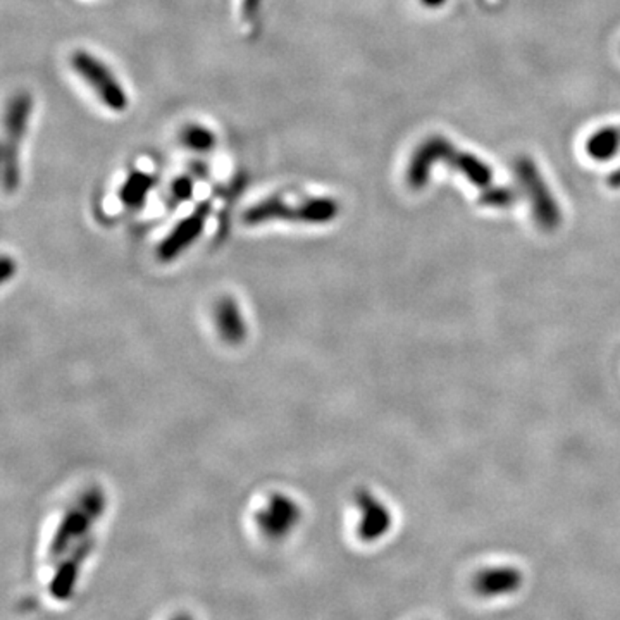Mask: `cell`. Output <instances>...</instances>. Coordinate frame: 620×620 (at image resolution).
<instances>
[{
	"label": "cell",
	"mask_w": 620,
	"mask_h": 620,
	"mask_svg": "<svg viewBox=\"0 0 620 620\" xmlns=\"http://www.w3.org/2000/svg\"><path fill=\"white\" fill-rule=\"evenodd\" d=\"M70 64L72 72H76L97 95L102 106H106L112 112H124L128 109V91L104 61H100L89 51L78 49L70 55Z\"/></svg>",
	"instance_id": "cell-4"
},
{
	"label": "cell",
	"mask_w": 620,
	"mask_h": 620,
	"mask_svg": "<svg viewBox=\"0 0 620 620\" xmlns=\"http://www.w3.org/2000/svg\"><path fill=\"white\" fill-rule=\"evenodd\" d=\"M156 185V177L147 175V173H133L124 179L121 188H119V200L126 209H140L148 194L152 192Z\"/></svg>",
	"instance_id": "cell-14"
},
{
	"label": "cell",
	"mask_w": 620,
	"mask_h": 620,
	"mask_svg": "<svg viewBox=\"0 0 620 620\" xmlns=\"http://www.w3.org/2000/svg\"><path fill=\"white\" fill-rule=\"evenodd\" d=\"M264 5V0H242L240 4V11H242V18L245 23H252L255 21L261 9Z\"/></svg>",
	"instance_id": "cell-18"
},
{
	"label": "cell",
	"mask_w": 620,
	"mask_h": 620,
	"mask_svg": "<svg viewBox=\"0 0 620 620\" xmlns=\"http://www.w3.org/2000/svg\"><path fill=\"white\" fill-rule=\"evenodd\" d=\"M194 186H196V181H194L192 177H176V181H175L173 186H171V198H173L176 204L186 202V200L192 196V194H194Z\"/></svg>",
	"instance_id": "cell-17"
},
{
	"label": "cell",
	"mask_w": 620,
	"mask_h": 620,
	"mask_svg": "<svg viewBox=\"0 0 620 620\" xmlns=\"http://www.w3.org/2000/svg\"><path fill=\"white\" fill-rule=\"evenodd\" d=\"M301 510L291 496L272 493L255 514L257 528L269 539H283L300 524Z\"/></svg>",
	"instance_id": "cell-7"
},
{
	"label": "cell",
	"mask_w": 620,
	"mask_h": 620,
	"mask_svg": "<svg viewBox=\"0 0 620 620\" xmlns=\"http://www.w3.org/2000/svg\"><path fill=\"white\" fill-rule=\"evenodd\" d=\"M106 507V493L100 488L95 486L87 490L59 520V526L53 532L52 541L49 547V555L52 558L62 557L80 541L91 536L90 531L93 524L104 515Z\"/></svg>",
	"instance_id": "cell-3"
},
{
	"label": "cell",
	"mask_w": 620,
	"mask_h": 620,
	"mask_svg": "<svg viewBox=\"0 0 620 620\" xmlns=\"http://www.w3.org/2000/svg\"><path fill=\"white\" fill-rule=\"evenodd\" d=\"M446 0H421V4L427 9H438L442 7Z\"/></svg>",
	"instance_id": "cell-21"
},
{
	"label": "cell",
	"mask_w": 620,
	"mask_h": 620,
	"mask_svg": "<svg viewBox=\"0 0 620 620\" xmlns=\"http://www.w3.org/2000/svg\"><path fill=\"white\" fill-rule=\"evenodd\" d=\"M16 272V262L13 259H9L7 255H4L2 259V267H0V274H2V281L5 283L7 280H11Z\"/></svg>",
	"instance_id": "cell-19"
},
{
	"label": "cell",
	"mask_w": 620,
	"mask_h": 620,
	"mask_svg": "<svg viewBox=\"0 0 620 620\" xmlns=\"http://www.w3.org/2000/svg\"><path fill=\"white\" fill-rule=\"evenodd\" d=\"M514 173L520 190L529 200L536 224L541 230H557L562 223V213L536 162L526 156H520L514 160Z\"/></svg>",
	"instance_id": "cell-5"
},
{
	"label": "cell",
	"mask_w": 620,
	"mask_h": 620,
	"mask_svg": "<svg viewBox=\"0 0 620 620\" xmlns=\"http://www.w3.org/2000/svg\"><path fill=\"white\" fill-rule=\"evenodd\" d=\"M455 150L457 148L453 147V143L442 135H433L425 138L424 142L419 143V147L414 150L412 157L408 160V186L414 190H423L429 183L434 166H438L440 162L448 164Z\"/></svg>",
	"instance_id": "cell-8"
},
{
	"label": "cell",
	"mask_w": 620,
	"mask_h": 620,
	"mask_svg": "<svg viewBox=\"0 0 620 620\" xmlns=\"http://www.w3.org/2000/svg\"><path fill=\"white\" fill-rule=\"evenodd\" d=\"M515 200H517V194L509 186L490 185L488 188H482V194L479 196V204L491 209H509L510 205H514Z\"/></svg>",
	"instance_id": "cell-16"
},
{
	"label": "cell",
	"mask_w": 620,
	"mask_h": 620,
	"mask_svg": "<svg viewBox=\"0 0 620 620\" xmlns=\"http://www.w3.org/2000/svg\"><path fill=\"white\" fill-rule=\"evenodd\" d=\"M355 503L360 509L358 536L362 541H376L390 531V510L371 491L358 490L355 493Z\"/></svg>",
	"instance_id": "cell-10"
},
{
	"label": "cell",
	"mask_w": 620,
	"mask_h": 620,
	"mask_svg": "<svg viewBox=\"0 0 620 620\" xmlns=\"http://www.w3.org/2000/svg\"><path fill=\"white\" fill-rule=\"evenodd\" d=\"M171 620H194L188 614H179L176 617H173Z\"/></svg>",
	"instance_id": "cell-22"
},
{
	"label": "cell",
	"mask_w": 620,
	"mask_h": 620,
	"mask_svg": "<svg viewBox=\"0 0 620 620\" xmlns=\"http://www.w3.org/2000/svg\"><path fill=\"white\" fill-rule=\"evenodd\" d=\"M33 114V97L28 91H18L11 97L4 116L2 143V185L5 194H14L21 183V145L28 133Z\"/></svg>",
	"instance_id": "cell-2"
},
{
	"label": "cell",
	"mask_w": 620,
	"mask_h": 620,
	"mask_svg": "<svg viewBox=\"0 0 620 620\" xmlns=\"http://www.w3.org/2000/svg\"><path fill=\"white\" fill-rule=\"evenodd\" d=\"M179 142L185 148H188L192 152L205 154V152L213 150L217 138H215V133L211 128L202 126V124H188L181 129Z\"/></svg>",
	"instance_id": "cell-15"
},
{
	"label": "cell",
	"mask_w": 620,
	"mask_h": 620,
	"mask_svg": "<svg viewBox=\"0 0 620 620\" xmlns=\"http://www.w3.org/2000/svg\"><path fill=\"white\" fill-rule=\"evenodd\" d=\"M211 211H213V207L209 202L198 204L194 213L183 217L176 226L167 233V236H164L160 240L157 250H156V255H157L160 262H164V264L173 262L175 259L183 255L188 248L200 240V236L204 234V230L207 226V219L211 215Z\"/></svg>",
	"instance_id": "cell-6"
},
{
	"label": "cell",
	"mask_w": 620,
	"mask_h": 620,
	"mask_svg": "<svg viewBox=\"0 0 620 620\" xmlns=\"http://www.w3.org/2000/svg\"><path fill=\"white\" fill-rule=\"evenodd\" d=\"M214 324L226 343L238 345L247 338V320L233 297H223L214 305Z\"/></svg>",
	"instance_id": "cell-11"
},
{
	"label": "cell",
	"mask_w": 620,
	"mask_h": 620,
	"mask_svg": "<svg viewBox=\"0 0 620 620\" xmlns=\"http://www.w3.org/2000/svg\"><path fill=\"white\" fill-rule=\"evenodd\" d=\"M93 547H95V539L93 536H89L66 553L68 557L57 568V572L53 574L52 583H51V595L55 600H66L72 596V589L81 574V566L87 562Z\"/></svg>",
	"instance_id": "cell-9"
},
{
	"label": "cell",
	"mask_w": 620,
	"mask_h": 620,
	"mask_svg": "<svg viewBox=\"0 0 620 620\" xmlns=\"http://www.w3.org/2000/svg\"><path fill=\"white\" fill-rule=\"evenodd\" d=\"M448 166L461 173L471 185L478 188H488L491 185L493 173L490 166L484 160L479 159L478 156L463 150H455L452 159L448 160Z\"/></svg>",
	"instance_id": "cell-12"
},
{
	"label": "cell",
	"mask_w": 620,
	"mask_h": 620,
	"mask_svg": "<svg viewBox=\"0 0 620 620\" xmlns=\"http://www.w3.org/2000/svg\"><path fill=\"white\" fill-rule=\"evenodd\" d=\"M620 152V128L605 126L595 131L586 142V154L593 160L614 159Z\"/></svg>",
	"instance_id": "cell-13"
},
{
	"label": "cell",
	"mask_w": 620,
	"mask_h": 620,
	"mask_svg": "<svg viewBox=\"0 0 620 620\" xmlns=\"http://www.w3.org/2000/svg\"><path fill=\"white\" fill-rule=\"evenodd\" d=\"M339 215V204L333 196H305L290 200L284 196H267L242 214L245 226H261L274 221L295 223L305 226H322Z\"/></svg>",
	"instance_id": "cell-1"
},
{
	"label": "cell",
	"mask_w": 620,
	"mask_h": 620,
	"mask_svg": "<svg viewBox=\"0 0 620 620\" xmlns=\"http://www.w3.org/2000/svg\"><path fill=\"white\" fill-rule=\"evenodd\" d=\"M606 185L610 186V188H614V190H619L620 188V167L619 169H615L610 176L606 177Z\"/></svg>",
	"instance_id": "cell-20"
}]
</instances>
